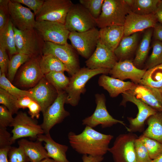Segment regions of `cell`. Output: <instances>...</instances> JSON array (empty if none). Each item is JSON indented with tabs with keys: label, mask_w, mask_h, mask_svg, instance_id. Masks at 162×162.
Here are the masks:
<instances>
[{
	"label": "cell",
	"mask_w": 162,
	"mask_h": 162,
	"mask_svg": "<svg viewBox=\"0 0 162 162\" xmlns=\"http://www.w3.org/2000/svg\"><path fill=\"white\" fill-rule=\"evenodd\" d=\"M64 25L70 32H82L96 28V19L80 3L74 4L67 15Z\"/></svg>",
	"instance_id": "ba28073f"
},
{
	"label": "cell",
	"mask_w": 162,
	"mask_h": 162,
	"mask_svg": "<svg viewBox=\"0 0 162 162\" xmlns=\"http://www.w3.org/2000/svg\"><path fill=\"white\" fill-rule=\"evenodd\" d=\"M99 31L100 40L113 52L124 35L123 26H110L100 28Z\"/></svg>",
	"instance_id": "cb8c5ba5"
},
{
	"label": "cell",
	"mask_w": 162,
	"mask_h": 162,
	"mask_svg": "<svg viewBox=\"0 0 162 162\" xmlns=\"http://www.w3.org/2000/svg\"><path fill=\"white\" fill-rule=\"evenodd\" d=\"M16 47L18 53L31 58H40L43 55L45 42L34 28L22 31L14 26Z\"/></svg>",
	"instance_id": "277c9868"
},
{
	"label": "cell",
	"mask_w": 162,
	"mask_h": 162,
	"mask_svg": "<svg viewBox=\"0 0 162 162\" xmlns=\"http://www.w3.org/2000/svg\"><path fill=\"white\" fill-rule=\"evenodd\" d=\"M73 4L70 0H44L35 15L36 21H46L64 24L68 13Z\"/></svg>",
	"instance_id": "8992f818"
},
{
	"label": "cell",
	"mask_w": 162,
	"mask_h": 162,
	"mask_svg": "<svg viewBox=\"0 0 162 162\" xmlns=\"http://www.w3.org/2000/svg\"><path fill=\"white\" fill-rule=\"evenodd\" d=\"M95 96L96 104L95 110L91 116L82 120V124L92 128L100 125L102 128H104L120 123L126 128L123 121L114 118L109 113L106 106L104 95L103 94H97Z\"/></svg>",
	"instance_id": "5bb4252c"
},
{
	"label": "cell",
	"mask_w": 162,
	"mask_h": 162,
	"mask_svg": "<svg viewBox=\"0 0 162 162\" xmlns=\"http://www.w3.org/2000/svg\"><path fill=\"white\" fill-rule=\"evenodd\" d=\"M157 20L154 13L147 15L136 14L131 11L127 15L124 25V35L127 36L153 28Z\"/></svg>",
	"instance_id": "ac0fdd59"
},
{
	"label": "cell",
	"mask_w": 162,
	"mask_h": 162,
	"mask_svg": "<svg viewBox=\"0 0 162 162\" xmlns=\"http://www.w3.org/2000/svg\"><path fill=\"white\" fill-rule=\"evenodd\" d=\"M154 14L158 22L162 25V0H160Z\"/></svg>",
	"instance_id": "f5cc1de1"
},
{
	"label": "cell",
	"mask_w": 162,
	"mask_h": 162,
	"mask_svg": "<svg viewBox=\"0 0 162 162\" xmlns=\"http://www.w3.org/2000/svg\"><path fill=\"white\" fill-rule=\"evenodd\" d=\"M139 34L136 33L127 36H123L114 52L118 60L126 59L133 53L136 48Z\"/></svg>",
	"instance_id": "484cf974"
},
{
	"label": "cell",
	"mask_w": 162,
	"mask_h": 162,
	"mask_svg": "<svg viewBox=\"0 0 162 162\" xmlns=\"http://www.w3.org/2000/svg\"><path fill=\"white\" fill-rule=\"evenodd\" d=\"M162 64V41L155 40L152 44V52L146 62L148 69Z\"/></svg>",
	"instance_id": "8d00e7d4"
},
{
	"label": "cell",
	"mask_w": 162,
	"mask_h": 162,
	"mask_svg": "<svg viewBox=\"0 0 162 162\" xmlns=\"http://www.w3.org/2000/svg\"><path fill=\"white\" fill-rule=\"evenodd\" d=\"M0 46L8 51L10 58L18 53L16 47L14 26L10 20L0 30Z\"/></svg>",
	"instance_id": "83f0119b"
},
{
	"label": "cell",
	"mask_w": 162,
	"mask_h": 162,
	"mask_svg": "<svg viewBox=\"0 0 162 162\" xmlns=\"http://www.w3.org/2000/svg\"><path fill=\"white\" fill-rule=\"evenodd\" d=\"M6 50L0 46V72H6L8 69L10 60L7 53Z\"/></svg>",
	"instance_id": "bcb514c9"
},
{
	"label": "cell",
	"mask_w": 162,
	"mask_h": 162,
	"mask_svg": "<svg viewBox=\"0 0 162 162\" xmlns=\"http://www.w3.org/2000/svg\"><path fill=\"white\" fill-rule=\"evenodd\" d=\"M28 91L31 98L40 106L42 113L54 102L58 95L57 91L45 76Z\"/></svg>",
	"instance_id": "e0dca14e"
},
{
	"label": "cell",
	"mask_w": 162,
	"mask_h": 162,
	"mask_svg": "<svg viewBox=\"0 0 162 162\" xmlns=\"http://www.w3.org/2000/svg\"><path fill=\"white\" fill-rule=\"evenodd\" d=\"M122 95L123 99L121 105H124L126 102H130L134 104L138 109L136 118H128L129 125L126 128L127 130L131 133L143 131L146 121L158 111L136 98L130 91L122 94Z\"/></svg>",
	"instance_id": "7c38bea8"
},
{
	"label": "cell",
	"mask_w": 162,
	"mask_h": 162,
	"mask_svg": "<svg viewBox=\"0 0 162 162\" xmlns=\"http://www.w3.org/2000/svg\"><path fill=\"white\" fill-rule=\"evenodd\" d=\"M9 162H29L30 160L20 147H11L8 154Z\"/></svg>",
	"instance_id": "ab89813d"
},
{
	"label": "cell",
	"mask_w": 162,
	"mask_h": 162,
	"mask_svg": "<svg viewBox=\"0 0 162 162\" xmlns=\"http://www.w3.org/2000/svg\"><path fill=\"white\" fill-rule=\"evenodd\" d=\"M104 0H80V3L96 20L100 15Z\"/></svg>",
	"instance_id": "f35d334b"
},
{
	"label": "cell",
	"mask_w": 162,
	"mask_h": 162,
	"mask_svg": "<svg viewBox=\"0 0 162 162\" xmlns=\"http://www.w3.org/2000/svg\"><path fill=\"white\" fill-rule=\"evenodd\" d=\"M152 162H162V153L158 157L152 160Z\"/></svg>",
	"instance_id": "db71d44e"
},
{
	"label": "cell",
	"mask_w": 162,
	"mask_h": 162,
	"mask_svg": "<svg viewBox=\"0 0 162 162\" xmlns=\"http://www.w3.org/2000/svg\"><path fill=\"white\" fill-rule=\"evenodd\" d=\"M124 0H104L101 14L96 20L97 26L102 28L111 26H124L130 11Z\"/></svg>",
	"instance_id": "3957f363"
},
{
	"label": "cell",
	"mask_w": 162,
	"mask_h": 162,
	"mask_svg": "<svg viewBox=\"0 0 162 162\" xmlns=\"http://www.w3.org/2000/svg\"><path fill=\"white\" fill-rule=\"evenodd\" d=\"M8 7L10 20L14 26L22 31L34 28L35 15L30 9L12 0H10Z\"/></svg>",
	"instance_id": "9a60e30c"
},
{
	"label": "cell",
	"mask_w": 162,
	"mask_h": 162,
	"mask_svg": "<svg viewBox=\"0 0 162 162\" xmlns=\"http://www.w3.org/2000/svg\"><path fill=\"white\" fill-rule=\"evenodd\" d=\"M152 28L147 29L145 32L137 49L133 63L137 68L143 64L147 57L153 33Z\"/></svg>",
	"instance_id": "f546056e"
},
{
	"label": "cell",
	"mask_w": 162,
	"mask_h": 162,
	"mask_svg": "<svg viewBox=\"0 0 162 162\" xmlns=\"http://www.w3.org/2000/svg\"><path fill=\"white\" fill-rule=\"evenodd\" d=\"M66 97L65 91L58 92L55 101L43 113V120L40 125L45 134H50V130L54 126L61 123L70 115L64 107Z\"/></svg>",
	"instance_id": "4fadbf2b"
},
{
	"label": "cell",
	"mask_w": 162,
	"mask_h": 162,
	"mask_svg": "<svg viewBox=\"0 0 162 162\" xmlns=\"http://www.w3.org/2000/svg\"><path fill=\"white\" fill-rule=\"evenodd\" d=\"M17 98L16 105L19 109L28 108L33 100L30 97L27 96H21Z\"/></svg>",
	"instance_id": "c3c4849f"
},
{
	"label": "cell",
	"mask_w": 162,
	"mask_h": 162,
	"mask_svg": "<svg viewBox=\"0 0 162 162\" xmlns=\"http://www.w3.org/2000/svg\"><path fill=\"white\" fill-rule=\"evenodd\" d=\"M11 147L0 148V162H9L8 154Z\"/></svg>",
	"instance_id": "816d5d0a"
},
{
	"label": "cell",
	"mask_w": 162,
	"mask_h": 162,
	"mask_svg": "<svg viewBox=\"0 0 162 162\" xmlns=\"http://www.w3.org/2000/svg\"><path fill=\"white\" fill-rule=\"evenodd\" d=\"M70 145L79 154L94 156H103L108 151L109 145L113 137L86 126L82 132L76 134L71 131L68 135Z\"/></svg>",
	"instance_id": "6da1fadb"
},
{
	"label": "cell",
	"mask_w": 162,
	"mask_h": 162,
	"mask_svg": "<svg viewBox=\"0 0 162 162\" xmlns=\"http://www.w3.org/2000/svg\"><path fill=\"white\" fill-rule=\"evenodd\" d=\"M10 0H0V30L2 29L10 20L8 4Z\"/></svg>",
	"instance_id": "b9f144b4"
},
{
	"label": "cell",
	"mask_w": 162,
	"mask_h": 162,
	"mask_svg": "<svg viewBox=\"0 0 162 162\" xmlns=\"http://www.w3.org/2000/svg\"><path fill=\"white\" fill-rule=\"evenodd\" d=\"M31 58L28 55L18 53L13 56L10 60L8 68V80L12 82L20 67Z\"/></svg>",
	"instance_id": "836d02e7"
},
{
	"label": "cell",
	"mask_w": 162,
	"mask_h": 162,
	"mask_svg": "<svg viewBox=\"0 0 162 162\" xmlns=\"http://www.w3.org/2000/svg\"><path fill=\"white\" fill-rule=\"evenodd\" d=\"M72 46L69 44L59 45L45 42L43 55L51 54L58 59L67 68L68 73L72 76L80 69L78 57Z\"/></svg>",
	"instance_id": "52a82bcc"
},
{
	"label": "cell",
	"mask_w": 162,
	"mask_h": 162,
	"mask_svg": "<svg viewBox=\"0 0 162 162\" xmlns=\"http://www.w3.org/2000/svg\"><path fill=\"white\" fill-rule=\"evenodd\" d=\"M68 39L77 52L88 59L94 51L99 40V30L94 28L82 32H70Z\"/></svg>",
	"instance_id": "30bf717a"
},
{
	"label": "cell",
	"mask_w": 162,
	"mask_h": 162,
	"mask_svg": "<svg viewBox=\"0 0 162 162\" xmlns=\"http://www.w3.org/2000/svg\"><path fill=\"white\" fill-rule=\"evenodd\" d=\"M12 114L4 106H0V127L7 128L10 125L14 118Z\"/></svg>",
	"instance_id": "7bdbcfd3"
},
{
	"label": "cell",
	"mask_w": 162,
	"mask_h": 162,
	"mask_svg": "<svg viewBox=\"0 0 162 162\" xmlns=\"http://www.w3.org/2000/svg\"><path fill=\"white\" fill-rule=\"evenodd\" d=\"M148 126L143 135L162 143V111H158L147 119Z\"/></svg>",
	"instance_id": "4316f807"
},
{
	"label": "cell",
	"mask_w": 162,
	"mask_h": 162,
	"mask_svg": "<svg viewBox=\"0 0 162 162\" xmlns=\"http://www.w3.org/2000/svg\"><path fill=\"white\" fill-rule=\"evenodd\" d=\"M110 70L104 68L92 69L87 67L80 68L70 78L69 85L65 91L67 93L65 103L73 106L77 105L81 94L86 91L85 87L87 82L97 75L109 74Z\"/></svg>",
	"instance_id": "7a4b0ae2"
},
{
	"label": "cell",
	"mask_w": 162,
	"mask_h": 162,
	"mask_svg": "<svg viewBox=\"0 0 162 162\" xmlns=\"http://www.w3.org/2000/svg\"><path fill=\"white\" fill-rule=\"evenodd\" d=\"M28 113L32 118L38 119L40 116V112L41 111L40 105L34 100H33L28 108Z\"/></svg>",
	"instance_id": "7dc6e473"
},
{
	"label": "cell",
	"mask_w": 162,
	"mask_h": 162,
	"mask_svg": "<svg viewBox=\"0 0 162 162\" xmlns=\"http://www.w3.org/2000/svg\"><path fill=\"white\" fill-rule=\"evenodd\" d=\"M138 138L131 132L121 134L116 138L108 151L112 154L114 162H137L135 142Z\"/></svg>",
	"instance_id": "9c48e42d"
},
{
	"label": "cell",
	"mask_w": 162,
	"mask_h": 162,
	"mask_svg": "<svg viewBox=\"0 0 162 162\" xmlns=\"http://www.w3.org/2000/svg\"><path fill=\"white\" fill-rule=\"evenodd\" d=\"M40 58H30L22 65L19 81L22 86L34 87L44 76L40 67Z\"/></svg>",
	"instance_id": "ffe728a7"
},
{
	"label": "cell",
	"mask_w": 162,
	"mask_h": 162,
	"mask_svg": "<svg viewBox=\"0 0 162 162\" xmlns=\"http://www.w3.org/2000/svg\"><path fill=\"white\" fill-rule=\"evenodd\" d=\"M13 1L28 6L33 11L35 15L39 10L44 2V0H12Z\"/></svg>",
	"instance_id": "ee69618b"
},
{
	"label": "cell",
	"mask_w": 162,
	"mask_h": 162,
	"mask_svg": "<svg viewBox=\"0 0 162 162\" xmlns=\"http://www.w3.org/2000/svg\"><path fill=\"white\" fill-rule=\"evenodd\" d=\"M82 162H101L104 159L103 156H94L83 154L82 157Z\"/></svg>",
	"instance_id": "f907efd6"
},
{
	"label": "cell",
	"mask_w": 162,
	"mask_h": 162,
	"mask_svg": "<svg viewBox=\"0 0 162 162\" xmlns=\"http://www.w3.org/2000/svg\"><path fill=\"white\" fill-rule=\"evenodd\" d=\"M39 64L41 70L45 75L52 71L68 72L65 65L51 54L43 55L39 60Z\"/></svg>",
	"instance_id": "1f68e13d"
},
{
	"label": "cell",
	"mask_w": 162,
	"mask_h": 162,
	"mask_svg": "<svg viewBox=\"0 0 162 162\" xmlns=\"http://www.w3.org/2000/svg\"><path fill=\"white\" fill-rule=\"evenodd\" d=\"M114 52L100 40L90 57L86 61L87 68L92 69L100 68L112 69L118 62Z\"/></svg>",
	"instance_id": "2e32d148"
},
{
	"label": "cell",
	"mask_w": 162,
	"mask_h": 162,
	"mask_svg": "<svg viewBox=\"0 0 162 162\" xmlns=\"http://www.w3.org/2000/svg\"><path fill=\"white\" fill-rule=\"evenodd\" d=\"M146 70L139 69L133 62L127 59L118 61L110 70L109 74L112 77L123 81L129 79L136 84L138 85Z\"/></svg>",
	"instance_id": "d6986e66"
},
{
	"label": "cell",
	"mask_w": 162,
	"mask_h": 162,
	"mask_svg": "<svg viewBox=\"0 0 162 162\" xmlns=\"http://www.w3.org/2000/svg\"><path fill=\"white\" fill-rule=\"evenodd\" d=\"M17 98L0 88V104L5 106L12 114H17L19 109L16 105Z\"/></svg>",
	"instance_id": "74e56055"
},
{
	"label": "cell",
	"mask_w": 162,
	"mask_h": 162,
	"mask_svg": "<svg viewBox=\"0 0 162 162\" xmlns=\"http://www.w3.org/2000/svg\"><path fill=\"white\" fill-rule=\"evenodd\" d=\"M131 11L136 14L147 15L154 13L160 0H124Z\"/></svg>",
	"instance_id": "f1b7e54d"
},
{
	"label": "cell",
	"mask_w": 162,
	"mask_h": 162,
	"mask_svg": "<svg viewBox=\"0 0 162 162\" xmlns=\"http://www.w3.org/2000/svg\"><path fill=\"white\" fill-rule=\"evenodd\" d=\"M13 127L11 132L12 144L20 138L29 137L32 140L37 139L38 135L44 134L40 124H39L35 118L29 116L26 113L18 112L10 126Z\"/></svg>",
	"instance_id": "5b68a950"
},
{
	"label": "cell",
	"mask_w": 162,
	"mask_h": 162,
	"mask_svg": "<svg viewBox=\"0 0 162 162\" xmlns=\"http://www.w3.org/2000/svg\"><path fill=\"white\" fill-rule=\"evenodd\" d=\"M5 73L0 72V87L12 95L18 97L27 96L31 98V94L28 91L21 90L14 86L5 76Z\"/></svg>",
	"instance_id": "d590c367"
},
{
	"label": "cell",
	"mask_w": 162,
	"mask_h": 162,
	"mask_svg": "<svg viewBox=\"0 0 162 162\" xmlns=\"http://www.w3.org/2000/svg\"><path fill=\"white\" fill-rule=\"evenodd\" d=\"M135 149L137 162H152L147 149L138 138L135 141Z\"/></svg>",
	"instance_id": "60d3db41"
},
{
	"label": "cell",
	"mask_w": 162,
	"mask_h": 162,
	"mask_svg": "<svg viewBox=\"0 0 162 162\" xmlns=\"http://www.w3.org/2000/svg\"><path fill=\"white\" fill-rule=\"evenodd\" d=\"M40 162H56L54 160L50 158H45Z\"/></svg>",
	"instance_id": "11a10c76"
},
{
	"label": "cell",
	"mask_w": 162,
	"mask_h": 162,
	"mask_svg": "<svg viewBox=\"0 0 162 162\" xmlns=\"http://www.w3.org/2000/svg\"><path fill=\"white\" fill-rule=\"evenodd\" d=\"M138 85H145L159 89L162 86V64L148 69Z\"/></svg>",
	"instance_id": "4dcf8cb0"
},
{
	"label": "cell",
	"mask_w": 162,
	"mask_h": 162,
	"mask_svg": "<svg viewBox=\"0 0 162 162\" xmlns=\"http://www.w3.org/2000/svg\"><path fill=\"white\" fill-rule=\"evenodd\" d=\"M98 83L108 92L112 98L116 97L120 94L132 90L137 85L133 82H125L104 74L99 77Z\"/></svg>",
	"instance_id": "7402d4cb"
},
{
	"label": "cell",
	"mask_w": 162,
	"mask_h": 162,
	"mask_svg": "<svg viewBox=\"0 0 162 162\" xmlns=\"http://www.w3.org/2000/svg\"><path fill=\"white\" fill-rule=\"evenodd\" d=\"M11 137L7 128L0 127V148L11 146Z\"/></svg>",
	"instance_id": "f6af8a7d"
},
{
	"label": "cell",
	"mask_w": 162,
	"mask_h": 162,
	"mask_svg": "<svg viewBox=\"0 0 162 162\" xmlns=\"http://www.w3.org/2000/svg\"><path fill=\"white\" fill-rule=\"evenodd\" d=\"M44 42H50L59 45L68 44L70 32L64 24L46 21H36L34 27Z\"/></svg>",
	"instance_id": "8fae6325"
},
{
	"label": "cell",
	"mask_w": 162,
	"mask_h": 162,
	"mask_svg": "<svg viewBox=\"0 0 162 162\" xmlns=\"http://www.w3.org/2000/svg\"><path fill=\"white\" fill-rule=\"evenodd\" d=\"M138 138L146 147L152 159H154L162 153V143L143 134Z\"/></svg>",
	"instance_id": "e575fe53"
},
{
	"label": "cell",
	"mask_w": 162,
	"mask_h": 162,
	"mask_svg": "<svg viewBox=\"0 0 162 162\" xmlns=\"http://www.w3.org/2000/svg\"><path fill=\"white\" fill-rule=\"evenodd\" d=\"M45 77L58 92L65 91L70 81V78L66 76L64 72H51L46 74Z\"/></svg>",
	"instance_id": "d6a6232c"
},
{
	"label": "cell",
	"mask_w": 162,
	"mask_h": 162,
	"mask_svg": "<svg viewBox=\"0 0 162 162\" xmlns=\"http://www.w3.org/2000/svg\"><path fill=\"white\" fill-rule=\"evenodd\" d=\"M17 143L19 146L23 149L30 162H40L49 158L41 142L38 140L33 142L22 139L19 140Z\"/></svg>",
	"instance_id": "d4e9b609"
},
{
	"label": "cell",
	"mask_w": 162,
	"mask_h": 162,
	"mask_svg": "<svg viewBox=\"0 0 162 162\" xmlns=\"http://www.w3.org/2000/svg\"><path fill=\"white\" fill-rule=\"evenodd\" d=\"M159 90L160 91L161 94H162V86L159 89Z\"/></svg>",
	"instance_id": "9f6ffc18"
},
{
	"label": "cell",
	"mask_w": 162,
	"mask_h": 162,
	"mask_svg": "<svg viewBox=\"0 0 162 162\" xmlns=\"http://www.w3.org/2000/svg\"><path fill=\"white\" fill-rule=\"evenodd\" d=\"M37 140L45 142L44 147L49 158H52L56 162H70L66 155L68 147L56 142L51 137L50 133L40 134Z\"/></svg>",
	"instance_id": "603a6c76"
},
{
	"label": "cell",
	"mask_w": 162,
	"mask_h": 162,
	"mask_svg": "<svg viewBox=\"0 0 162 162\" xmlns=\"http://www.w3.org/2000/svg\"><path fill=\"white\" fill-rule=\"evenodd\" d=\"M153 28V35L155 40L162 41V25L158 22Z\"/></svg>",
	"instance_id": "681fc988"
},
{
	"label": "cell",
	"mask_w": 162,
	"mask_h": 162,
	"mask_svg": "<svg viewBox=\"0 0 162 162\" xmlns=\"http://www.w3.org/2000/svg\"><path fill=\"white\" fill-rule=\"evenodd\" d=\"M130 91L136 98L157 111H162V94L159 89L137 85Z\"/></svg>",
	"instance_id": "44dd1931"
}]
</instances>
